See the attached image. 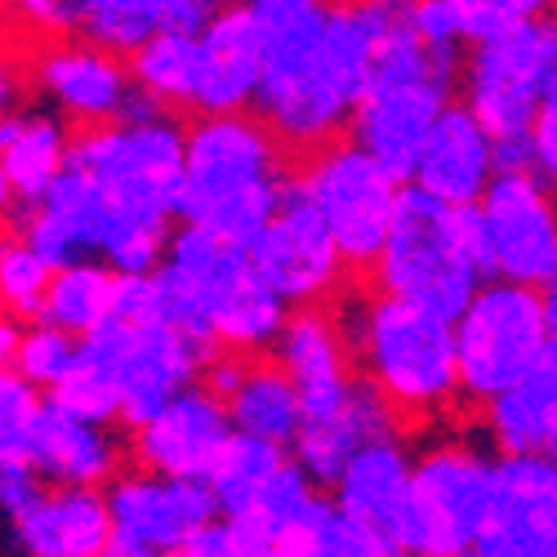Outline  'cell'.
<instances>
[{
	"label": "cell",
	"mask_w": 557,
	"mask_h": 557,
	"mask_svg": "<svg viewBox=\"0 0 557 557\" xmlns=\"http://www.w3.org/2000/svg\"><path fill=\"white\" fill-rule=\"evenodd\" d=\"M295 183L321 214V223H326L344 263L357 272H370V263H375L388 237L401 178L388 165H380L361 144H352V138H331V144L308 152Z\"/></svg>",
	"instance_id": "cell-12"
},
{
	"label": "cell",
	"mask_w": 557,
	"mask_h": 557,
	"mask_svg": "<svg viewBox=\"0 0 557 557\" xmlns=\"http://www.w3.org/2000/svg\"><path fill=\"white\" fill-rule=\"evenodd\" d=\"M339 321L357 375L393 406L397 420L433 424L459 406L450 317L414 308L384 290H366L348 299Z\"/></svg>",
	"instance_id": "cell-6"
},
{
	"label": "cell",
	"mask_w": 557,
	"mask_h": 557,
	"mask_svg": "<svg viewBox=\"0 0 557 557\" xmlns=\"http://www.w3.org/2000/svg\"><path fill=\"white\" fill-rule=\"evenodd\" d=\"M370 272H375V290L437 317H455L486 282L473 206H446L414 183H401L388 237Z\"/></svg>",
	"instance_id": "cell-7"
},
{
	"label": "cell",
	"mask_w": 557,
	"mask_h": 557,
	"mask_svg": "<svg viewBox=\"0 0 557 557\" xmlns=\"http://www.w3.org/2000/svg\"><path fill=\"white\" fill-rule=\"evenodd\" d=\"M227 437H232V420L223 397L197 380L188 388H178L174 397H165L138 424H129L125 450L138 469L206 482L210 463L219 459Z\"/></svg>",
	"instance_id": "cell-17"
},
{
	"label": "cell",
	"mask_w": 557,
	"mask_h": 557,
	"mask_svg": "<svg viewBox=\"0 0 557 557\" xmlns=\"http://www.w3.org/2000/svg\"><path fill=\"white\" fill-rule=\"evenodd\" d=\"M540 299H544V317H548V335H553V344H557V263H553V272L544 276Z\"/></svg>",
	"instance_id": "cell-40"
},
{
	"label": "cell",
	"mask_w": 557,
	"mask_h": 557,
	"mask_svg": "<svg viewBox=\"0 0 557 557\" xmlns=\"http://www.w3.org/2000/svg\"><path fill=\"white\" fill-rule=\"evenodd\" d=\"M36 89L50 99L54 116L76 125H99L125 112L134 99V76L116 50L99 40H54L32 63Z\"/></svg>",
	"instance_id": "cell-18"
},
{
	"label": "cell",
	"mask_w": 557,
	"mask_h": 557,
	"mask_svg": "<svg viewBox=\"0 0 557 557\" xmlns=\"http://www.w3.org/2000/svg\"><path fill=\"white\" fill-rule=\"evenodd\" d=\"M0 317H5V304H0Z\"/></svg>",
	"instance_id": "cell-47"
},
{
	"label": "cell",
	"mask_w": 557,
	"mask_h": 557,
	"mask_svg": "<svg viewBox=\"0 0 557 557\" xmlns=\"http://www.w3.org/2000/svg\"><path fill=\"white\" fill-rule=\"evenodd\" d=\"M14 544L32 557H103L112 518L103 486H59L40 482V491L10 513Z\"/></svg>",
	"instance_id": "cell-24"
},
{
	"label": "cell",
	"mask_w": 557,
	"mask_h": 557,
	"mask_svg": "<svg viewBox=\"0 0 557 557\" xmlns=\"http://www.w3.org/2000/svg\"><path fill=\"white\" fill-rule=\"evenodd\" d=\"M352 5H384V0H352Z\"/></svg>",
	"instance_id": "cell-46"
},
{
	"label": "cell",
	"mask_w": 557,
	"mask_h": 557,
	"mask_svg": "<svg viewBox=\"0 0 557 557\" xmlns=\"http://www.w3.org/2000/svg\"><path fill=\"white\" fill-rule=\"evenodd\" d=\"M14 206V188H10V178H5V170H0V214H5Z\"/></svg>",
	"instance_id": "cell-44"
},
{
	"label": "cell",
	"mask_w": 557,
	"mask_h": 557,
	"mask_svg": "<svg viewBox=\"0 0 557 557\" xmlns=\"http://www.w3.org/2000/svg\"><path fill=\"white\" fill-rule=\"evenodd\" d=\"M397 414L393 406L370 388L361 375L357 384L331 401V406H321V410H304V420H299V433L290 442V455L299 459V469L326 491L344 463L366 446V442H375V437H388L397 433Z\"/></svg>",
	"instance_id": "cell-23"
},
{
	"label": "cell",
	"mask_w": 557,
	"mask_h": 557,
	"mask_svg": "<svg viewBox=\"0 0 557 557\" xmlns=\"http://www.w3.org/2000/svg\"><path fill=\"white\" fill-rule=\"evenodd\" d=\"M45 397H50L54 406H63V410H72V414H85V420L121 424V397H116V388L108 384L103 370L89 366L81 352H76V366Z\"/></svg>",
	"instance_id": "cell-36"
},
{
	"label": "cell",
	"mask_w": 557,
	"mask_h": 557,
	"mask_svg": "<svg viewBox=\"0 0 557 557\" xmlns=\"http://www.w3.org/2000/svg\"><path fill=\"white\" fill-rule=\"evenodd\" d=\"M116 286H121V272L112 263H103L99 255L54 263L36 321H50V326L81 339L116 312Z\"/></svg>",
	"instance_id": "cell-29"
},
{
	"label": "cell",
	"mask_w": 557,
	"mask_h": 557,
	"mask_svg": "<svg viewBox=\"0 0 557 557\" xmlns=\"http://www.w3.org/2000/svg\"><path fill=\"white\" fill-rule=\"evenodd\" d=\"M219 5L223 0H76V36L129 54L157 32L201 27Z\"/></svg>",
	"instance_id": "cell-27"
},
{
	"label": "cell",
	"mask_w": 557,
	"mask_h": 557,
	"mask_svg": "<svg viewBox=\"0 0 557 557\" xmlns=\"http://www.w3.org/2000/svg\"><path fill=\"white\" fill-rule=\"evenodd\" d=\"M134 89L170 112L193 108V81H197V27H174L148 36L138 50H129Z\"/></svg>",
	"instance_id": "cell-31"
},
{
	"label": "cell",
	"mask_w": 557,
	"mask_h": 557,
	"mask_svg": "<svg viewBox=\"0 0 557 557\" xmlns=\"http://www.w3.org/2000/svg\"><path fill=\"white\" fill-rule=\"evenodd\" d=\"M290 183L286 144L259 112H197L183 125L178 219L250 246Z\"/></svg>",
	"instance_id": "cell-4"
},
{
	"label": "cell",
	"mask_w": 557,
	"mask_h": 557,
	"mask_svg": "<svg viewBox=\"0 0 557 557\" xmlns=\"http://www.w3.org/2000/svg\"><path fill=\"white\" fill-rule=\"evenodd\" d=\"M272 361L282 366L290 384L299 388L304 410L331 406L357 384L344 321L326 304H304V308L286 312L282 331L272 339Z\"/></svg>",
	"instance_id": "cell-21"
},
{
	"label": "cell",
	"mask_w": 557,
	"mask_h": 557,
	"mask_svg": "<svg viewBox=\"0 0 557 557\" xmlns=\"http://www.w3.org/2000/svg\"><path fill=\"white\" fill-rule=\"evenodd\" d=\"M380 23L384 5L331 0L317 18L263 36L255 112L290 152H312L348 129L375 59Z\"/></svg>",
	"instance_id": "cell-2"
},
{
	"label": "cell",
	"mask_w": 557,
	"mask_h": 557,
	"mask_svg": "<svg viewBox=\"0 0 557 557\" xmlns=\"http://www.w3.org/2000/svg\"><path fill=\"white\" fill-rule=\"evenodd\" d=\"M14 103H18V76L5 59H0V112H14Z\"/></svg>",
	"instance_id": "cell-41"
},
{
	"label": "cell",
	"mask_w": 557,
	"mask_h": 557,
	"mask_svg": "<svg viewBox=\"0 0 557 557\" xmlns=\"http://www.w3.org/2000/svg\"><path fill=\"white\" fill-rule=\"evenodd\" d=\"M450 10L463 27V40H478V36L499 32V27L557 14V0H450Z\"/></svg>",
	"instance_id": "cell-37"
},
{
	"label": "cell",
	"mask_w": 557,
	"mask_h": 557,
	"mask_svg": "<svg viewBox=\"0 0 557 557\" xmlns=\"http://www.w3.org/2000/svg\"><path fill=\"white\" fill-rule=\"evenodd\" d=\"M125 442L112 424L85 420L45 397L32 429V469L40 482L59 486H108L121 473Z\"/></svg>",
	"instance_id": "cell-25"
},
{
	"label": "cell",
	"mask_w": 557,
	"mask_h": 557,
	"mask_svg": "<svg viewBox=\"0 0 557 557\" xmlns=\"http://www.w3.org/2000/svg\"><path fill=\"white\" fill-rule=\"evenodd\" d=\"M250 259L263 282L282 295L286 308L304 304H331L348 276L344 255L335 250L326 223L304 197V188L290 178L268 223L250 237Z\"/></svg>",
	"instance_id": "cell-15"
},
{
	"label": "cell",
	"mask_w": 557,
	"mask_h": 557,
	"mask_svg": "<svg viewBox=\"0 0 557 557\" xmlns=\"http://www.w3.org/2000/svg\"><path fill=\"white\" fill-rule=\"evenodd\" d=\"M67 157H72V134L63 116H18L14 138L0 152V170H5L14 188V206H32L67 170Z\"/></svg>",
	"instance_id": "cell-30"
},
{
	"label": "cell",
	"mask_w": 557,
	"mask_h": 557,
	"mask_svg": "<svg viewBox=\"0 0 557 557\" xmlns=\"http://www.w3.org/2000/svg\"><path fill=\"white\" fill-rule=\"evenodd\" d=\"M76 352H81V339L50 326V321H32V326L18 331V344H14V357L10 366L27 384H36L40 393H50L67 370L76 366Z\"/></svg>",
	"instance_id": "cell-34"
},
{
	"label": "cell",
	"mask_w": 557,
	"mask_h": 557,
	"mask_svg": "<svg viewBox=\"0 0 557 557\" xmlns=\"http://www.w3.org/2000/svg\"><path fill=\"white\" fill-rule=\"evenodd\" d=\"M286 455H290L286 446L232 429V437L223 442L219 459L210 463V473H206V486H210V495L219 504V513H242V508H250L259 499V491L268 486V478L282 469Z\"/></svg>",
	"instance_id": "cell-32"
},
{
	"label": "cell",
	"mask_w": 557,
	"mask_h": 557,
	"mask_svg": "<svg viewBox=\"0 0 557 557\" xmlns=\"http://www.w3.org/2000/svg\"><path fill=\"white\" fill-rule=\"evenodd\" d=\"M478 557H557V459L495 455Z\"/></svg>",
	"instance_id": "cell-16"
},
{
	"label": "cell",
	"mask_w": 557,
	"mask_h": 557,
	"mask_svg": "<svg viewBox=\"0 0 557 557\" xmlns=\"http://www.w3.org/2000/svg\"><path fill=\"white\" fill-rule=\"evenodd\" d=\"M14 129H18V112H0V152H5V144L14 138Z\"/></svg>",
	"instance_id": "cell-43"
},
{
	"label": "cell",
	"mask_w": 557,
	"mask_h": 557,
	"mask_svg": "<svg viewBox=\"0 0 557 557\" xmlns=\"http://www.w3.org/2000/svg\"><path fill=\"white\" fill-rule=\"evenodd\" d=\"M463 50H442L410 27L401 0H384V23L375 40V59L366 72V89L348 121L352 144H361L401 183L420 157L433 121L455 103Z\"/></svg>",
	"instance_id": "cell-5"
},
{
	"label": "cell",
	"mask_w": 557,
	"mask_h": 557,
	"mask_svg": "<svg viewBox=\"0 0 557 557\" xmlns=\"http://www.w3.org/2000/svg\"><path fill=\"white\" fill-rule=\"evenodd\" d=\"M450 331L459 366V401L469 406H482L513 380H522L553 344L540 286L499 282V276H486L469 295V304L450 317Z\"/></svg>",
	"instance_id": "cell-9"
},
{
	"label": "cell",
	"mask_w": 557,
	"mask_h": 557,
	"mask_svg": "<svg viewBox=\"0 0 557 557\" xmlns=\"http://www.w3.org/2000/svg\"><path fill=\"white\" fill-rule=\"evenodd\" d=\"M495 170H499V157L486 125L463 103H450L420 144V157H414L406 183H414L420 193L446 206H473L495 178Z\"/></svg>",
	"instance_id": "cell-22"
},
{
	"label": "cell",
	"mask_w": 557,
	"mask_h": 557,
	"mask_svg": "<svg viewBox=\"0 0 557 557\" xmlns=\"http://www.w3.org/2000/svg\"><path fill=\"white\" fill-rule=\"evenodd\" d=\"M223 406H227V420H232L237 433L276 442L286 450H290V442L299 433V420H304L299 388L290 384V375L276 361H259V352L246 361L242 380L232 384Z\"/></svg>",
	"instance_id": "cell-28"
},
{
	"label": "cell",
	"mask_w": 557,
	"mask_h": 557,
	"mask_svg": "<svg viewBox=\"0 0 557 557\" xmlns=\"http://www.w3.org/2000/svg\"><path fill=\"white\" fill-rule=\"evenodd\" d=\"M482 429L495 455H518V450H544L557 429V344L513 380L504 393L482 401Z\"/></svg>",
	"instance_id": "cell-26"
},
{
	"label": "cell",
	"mask_w": 557,
	"mask_h": 557,
	"mask_svg": "<svg viewBox=\"0 0 557 557\" xmlns=\"http://www.w3.org/2000/svg\"><path fill=\"white\" fill-rule=\"evenodd\" d=\"M40 32H76V0H10Z\"/></svg>",
	"instance_id": "cell-39"
},
{
	"label": "cell",
	"mask_w": 557,
	"mask_h": 557,
	"mask_svg": "<svg viewBox=\"0 0 557 557\" xmlns=\"http://www.w3.org/2000/svg\"><path fill=\"white\" fill-rule=\"evenodd\" d=\"M54 263L45 259L23 232L0 242V304L14 321H36Z\"/></svg>",
	"instance_id": "cell-33"
},
{
	"label": "cell",
	"mask_w": 557,
	"mask_h": 557,
	"mask_svg": "<svg viewBox=\"0 0 557 557\" xmlns=\"http://www.w3.org/2000/svg\"><path fill=\"white\" fill-rule=\"evenodd\" d=\"M45 393L27 384L14 366H0V469L32 463V429Z\"/></svg>",
	"instance_id": "cell-35"
},
{
	"label": "cell",
	"mask_w": 557,
	"mask_h": 557,
	"mask_svg": "<svg viewBox=\"0 0 557 557\" xmlns=\"http://www.w3.org/2000/svg\"><path fill=\"white\" fill-rule=\"evenodd\" d=\"M486 276L544 286L557 263V193L531 165H499L473 201Z\"/></svg>",
	"instance_id": "cell-13"
},
{
	"label": "cell",
	"mask_w": 557,
	"mask_h": 557,
	"mask_svg": "<svg viewBox=\"0 0 557 557\" xmlns=\"http://www.w3.org/2000/svg\"><path fill=\"white\" fill-rule=\"evenodd\" d=\"M527 165L557 193V81L535 108V121L527 129Z\"/></svg>",
	"instance_id": "cell-38"
},
{
	"label": "cell",
	"mask_w": 557,
	"mask_h": 557,
	"mask_svg": "<svg viewBox=\"0 0 557 557\" xmlns=\"http://www.w3.org/2000/svg\"><path fill=\"white\" fill-rule=\"evenodd\" d=\"M491 463L495 455L463 437L429 442L414 455L401 548L414 557H469L486 522Z\"/></svg>",
	"instance_id": "cell-11"
},
{
	"label": "cell",
	"mask_w": 557,
	"mask_h": 557,
	"mask_svg": "<svg viewBox=\"0 0 557 557\" xmlns=\"http://www.w3.org/2000/svg\"><path fill=\"white\" fill-rule=\"evenodd\" d=\"M410 469L414 455L406 450V442L397 433L366 442L339 478L326 486L331 499L344 513L375 540L380 557H401V531H406V504H410Z\"/></svg>",
	"instance_id": "cell-19"
},
{
	"label": "cell",
	"mask_w": 557,
	"mask_h": 557,
	"mask_svg": "<svg viewBox=\"0 0 557 557\" xmlns=\"http://www.w3.org/2000/svg\"><path fill=\"white\" fill-rule=\"evenodd\" d=\"M263 81V36L237 5H219L197 27V81L188 112H246Z\"/></svg>",
	"instance_id": "cell-20"
},
{
	"label": "cell",
	"mask_w": 557,
	"mask_h": 557,
	"mask_svg": "<svg viewBox=\"0 0 557 557\" xmlns=\"http://www.w3.org/2000/svg\"><path fill=\"white\" fill-rule=\"evenodd\" d=\"M108 557H183L188 540L219 513L206 482L152 469H121L108 486Z\"/></svg>",
	"instance_id": "cell-14"
},
{
	"label": "cell",
	"mask_w": 557,
	"mask_h": 557,
	"mask_svg": "<svg viewBox=\"0 0 557 557\" xmlns=\"http://www.w3.org/2000/svg\"><path fill=\"white\" fill-rule=\"evenodd\" d=\"M67 165L89 174L103 197L108 223L99 259L116 272H152L178 219L183 125L174 112L134 89L121 116L85 125V134L72 138Z\"/></svg>",
	"instance_id": "cell-1"
},
{
	"label": "cell",
	"mask_w": 557,
	"mask_h": 557,
	"mask_svg": "<svg viewBox=\"0 0 557 557\" xmlns=\"http://www.w3.org/2000/svg\"><path fill=\"white\" fill-rule=\"evenodd\" d=\"M544 455H548V459H557V429H553V437H548V446H544Z\"/></svg>",
	"instance_id": "cell-45"
},
{
	"label": "cell",
	"mask_w": 557,
	"mask_h": 557,
	"mask_svg": "<svg viewBox=\"0 0 557 557\" xmlns=\"http://www.w3.org/2000/svg\"><path fill=\"white\" fill-rule=\"evenodd\" d=\"M157 299L170 321L193 331L210 348L227 352H263L272 348L276 331L286 321V304L276 295L250 250L242 242H227L201 223L170 227V242L161 263L152 268Z\"/></svg>",
	"instance_id": "cell-3"
},
{
	"label": "cell",
	"mask_w": 557,
	"mask_h": 557,
	"mask_svg": "<svg viewBox=\"0 0 557 557\" xmlns=\"http://www.w3.org/2000/svg\"><path fill=\"white\" fill-rule=\"evenodd\" d=\"M557 81V14L469 40L459 59V103L495 138L499 165H527V129Z\"/></svg>",
	"instance_id": "cell-8"
},
{
	"label": "cell",
	"mask_w": 557,
	"mask_h": 557,
	"mask_svg": "<svg viewBox=\"0 0 557 557\" xmlns=\"http://www.w3.org/2000/svg\"><path fill=\"white\" fill-rule=\"evenodd\" d=\"M18 321H5L0 317V366H10V357H14V344H18Z\"/></svg>",
	"instance_id": "cell-42"
},
{
	"label": "cell",
	"mask_w": 557,
	"mask_h": 557,
	"mask_svg": "<svg viewBox=\"0 0 557 557\" xmlns=\"http://www.w3.org/2000/svg\"><path fill=\"white\" fill-rule=\"evenodd\" d=\"M214 348L161 312H112L81 335V357L99 366L121 397V424H138L165 397L201 380Z\"/></svg>",
	"instance_id": "cell-10"
}]
</instances>
